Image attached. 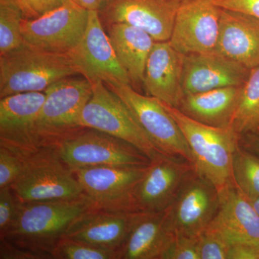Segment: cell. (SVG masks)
<instances>
[{"mask_svg": "<svg viewBox=\"0 0 259 259\" xmlns=\"http://www.w3.org/2000/svg\"><path fill=\"white\" fill-rule=\"evenodd\" d=\"M95 208L86 195L69 200L21 202L14 224L1 240L51 255L71 223Z\"/></svg>", "mask_w": 259, "mask_h": 259, "instance_id": "1", "label": "cell"}, {"mask_svg": "<svg viewBox=\"0 0 259 259\" xmlns=\"http://www.w3.org/2000/svg\"><path fill=\"white\" fill-rule=\"evenodd\" d=\"M163 104L190 146L194 171L212 183L219 193L222 192L233 182V156L241 136L231 127L205 125L190 118L180 109Z\"/></svg>", "mask_w": 259, "mask_h": 259, "instance_id": "2", "label": "cell"}, {"mask_svg": "<svg viewBox=\"0 0 259 259\" xmlns=\"http://www.w3.org/2000/svg\"><path fill=\"white\" fill-rule=\"evenodd\" d=\"M81 74L69 54L51 52L24 42L0 56V98L28 92H44L53 83Z\"/></svg>", "mask_w": 259, "mask_h": 259, "instance_id": "3", "label": "cell"}, {"mask_svg": "<svg viewBox=\"0 0 259 259\" xmlns=\"http://www.w3.org/2000/svg\"><path fill=\"white\" fill-rule=\"evenodd\" d=\"M23 160V171L10 187L20 202L69 200L84 194L56 145L44 146Z\"/></svg>", "mask_w": 259, "mask_h": 259, "instance_id": "4", "label": "cell"}, {"mask_svg": "<svg viewBox=\"0 0 259 259\" xmlns=\"http://www.w3.org/2000/svg\"><path fill=\"white\" fill-rule=\"evenodd\" d=\"M61 159L73 172L98 166H146L151 163L126 141L93 128L81 127L56 144Z\"/></svg>", "mask_w": 259, "mask_h": 259, "instance_id": "5", "label": "cell"}, {"mask_svg": "<svg viewBox=\"0 0 259 259\" xmlns=\"http://www.w3.org/2000/svg\"><path fill=\"white\" fill-rule=\"evenodd\" d=\"M93 83V95L80 116L81 127L102 131L126 141L151 161L161 152L145 132L125 102L102 81Z\"/></svg>", "mask_w": 259, "mask_h": 259, "instance_id": "6", "label": "cell"}, {"mask_svg": "<svg viewBox=\"0 0 259 259\" xmlns=\"http://www.w3.org/2000/svg\"><path fill=\"white\" fill-rule=\"evenodd\" d=\"M46 99L36 122L37 134L45 146L56 145L81 128L80 116L93 95V83L86 77L68 76L44 92Z\"/></svg>", "mask_w": 259, "mask_h": 259, "instance_id": "7", "label": "cell"}, {"mask_svg": "<svg viewBox=\"0 0 259 259\" xmlns=\"http://www.w3.org/2000/svg\"><path fill=\"white\" fill-rule=\"evenodd\" d=\"M134 114L156 147L171 157L182 158L192 165L190 146L176 121L167 111L163 102L136 92L131 84L107 86Z\"/></svg>", "mask_w": 259, "mask_h": 259, "instance_id": "8", "label": "cell"}, {"mask_svg": "<svg viewBox=\"0 0 259 259\" xmlns=\"http://www.w3.org/2000/svg\"><path fill=\"white\" fill-rule=\"evenodd\" d=\"M88 19V10L67 0L39 18L23 19L22 35L24 42L32 47L69 54L82 38Z\"/></svg>", "mask_w": 259, "mask_h": 259, "instance_id": "9", "label": "cell"}, {"mask_svg": "<svg viewBox=\"0 0 259 259\" xmlns=\"http://www.w3.org/2000/svg\"><path fill=\"white\" fill-rule=\"evenodd\" d=\"M220 202L217 188L192 170L168 208L172 232L177 236L199 238L217 214Z\"/></svg>", "mask_w": 259, "mask_h": 259, "instance_id": "10", "label": "cell"}, {"mask_svg": "<svg viewBox=\"0 0 259 259\" xmlns=\"http://www.w3.org/2000/svg\"><path fill=\"white\" fill-rule=\"evenodd\" d=\"M46 95L28 92L3 97L0 100V146L22 159L46 146L37 134V117Z\"/></svg>", "mask_w": 259, "mask_h": 259, "instance_id": "11", "label": "cell"}, {"mask_svg": "<svg viewBox=\"0 0 259 259\" xmlns=\"http://www.w3.org/2000/svg\"><path fill=\"white\" fill-rule=\"evenodd\" d=\"M149 165L89 167L76 170L74 174L95 209L136 212L133 207V194Z\"/></svg>", "mask_w": 259, "mask_h": 259, "instance_id": "12", "label": "cell"}, {"mask_svg": "<svg viewBox=\"0 0 259 259\" xmlns=\"http://www.w3.org/2000/svg\"><path fill=\"white\" fill-rule=\"evenodd\" d=\"M89 81L107 86L131 84L128 75L117 59L98 11H89L88 26L77 47L70 53Z\"/></svg>", "mask_w": 259, "mask_h": 259, "instance_id": "13", "label": "cell"}, {"mask_svg": "<svg viewBox=\"0 0 259 259\" xmlns=\"http://www.w3.org/2000/svg\"><path fill=\"white\" fill-rule=\"evenodd\" d=\"M221 10L214 0H186L181 3L168 40L171 47L183 55L215 51Z\"/></svg>", "mask_w": 259, "mask_h": 259, "instance_id": "14", "label": "cell"}, {"mask_svg": "<svg viewBox=\"0 0 259 259\" xmlns=\"http://www.w3.org/2000/svg\"><path fill=\"white\" fill-rule=\"evenodd\" d=\"M194 169L182 158L161 155L151 161L147 171L135 187L134 212H159L166 210L175 200L181 185Z\"/></svg>", "mask_w": 259, "mask_h": 259, "instance_id": "15", "label": "cell"}, {"mask_svg": "<svg viewBox=\"0 0 259 259\" xmlns=\"http://www.w3.org/2000/svg\"><path fill=\"white\" fill-rule=\"evenodd\" d=\"M180 0H109L100 12L104 26L125 23L145 30L156 41H168Z\"/></svg>", "mask_w": 259, "mask_h": 259, "instance_id": "16", "label": "cell"}, {"mask_svg": "<svg viewBox=\"0 0 259 259\" xmlns=\"http://www.w3.org/2000/svg\"><path fill=\"white\" fill-rule=\"evenodd\" d=\"M217 214L206 229L233 245L259 246V215L248 198L231 182L220 192Z\"/></svg>", "mask_w": 259, "mask_h": 259, "instance_id": "17", "label": "cell"}, {"mask_svg": "<svg viewBox=\"0 0 259 259\" xmlns=\"http://www.w3.org/2000/svg\"><path fill=\"white\" fill-rule=\"evenodd\" d=\"M250 70L216 51L185 55L184 95L226 87L242 86Z\"/></svg>", "mask_w": 259, "mask_h": 259, "instance_id": "18", "label": "cell"}, {"mask_svg": "<svg viewBox=\"0 0 259 259\" xmlns=\"http://www.w3.org/2000/svg\"><path fill=\"white\" fill-rule=\"evenodd\" d=\"M185 55L168 41H156L146 61L143 86L148 96L179 108L185 97L182 88Z\"/></svg>", "mask_w": 259, "mask_h": 259, "instance_id": "19", "label": "cell"}, {"mask_svg": "<svg viewBox=\"0 0 259 259\" xmlns=\"http://www.w3.org/2000/svg\"><path fill=\"white\" fill-rule=\"evenodd\" d=\"M168 209L159 212H136L118 259H161L175 240Z\"/></svg>", "mask_w": 259, "mask_h": 259, "instance_id": "20", "label": "cell"}, {"mask_svg": "<svg viewBox=\"0 0 259 259\" xmlns=\"http://www.w3.org/2000/svg\"><path fill=\"white\" fill-rule=\"evenodd\" d=\"M218 54L251 70L259 66V19L221 10Z\"/></svg>", "mask_w": 259, "mask_h": 259, "instance_id": "21", "label": "cell"}, {"mask_svg": "<svg viewBox=\"0 0 259 259\" xmlns=\"http://www.w3.org/2000/svg\"><path fill=\"white\" fill-rule=\"evenodd\" d=\"M134 213L90 209L71 223L63 237L118 252L128 234Z\"/></svg>", "mask_w": 259, "mask_h": 259, "instance_id": "22", "label": "cell"}, {"mask_svg": "<svg viewBox=\"0 0 259 259\" xmlns=\"http://www.w3.org/2000/svg\"><path fill=\"white\" fill-rule=\"evenodd\" d=\"M243 86L226 87L186 95L178 109L190 118L205 125L231 127Z\"/></svg>", "mask_w": 259, "mask_h": 259, "instance_id": "23", "label": "cell"}, {"mask_svg": "<svg viewBox=\"0 0 259 259\" xmlns=\"http://www.w3.org/2000/svg\"><path fill=\"white\" fill-rule=\"evenodd\" d=\"M105 28L131 84H143L146 61L156 40L142 29L127 24H110Z\"/></svg>", "mask_w": 259, "mask_h": 259, "instance_id": "24", "label": "cell"}, {"mask_svg": "<svg viewBox=\"0 0 259 259\" xmlns=\"http://www.w3.org/2000/svg\"><path fill=\"white\" fill-rule=\"evenodd\" d=\"M231 127L242 136L259 132V66L250 70Z\"/></svg>", "mask_w": 259, "mask_h": 259, "instance_id": "25", "label": "cell"}, {"mask_svg": "<svg viewBox=\"0 0 259 259\" xmlns=\"http://www.w3.org/2000/svg\"><path fill=\"white\" fill-rule=\"evenodd\" d=\"M232 177L234 185L247 198H258L259 158L240 145L233 156Z\"/></svg>", "mask_w": 259, "mask_h": 259, "instance_id": "26", "label": "cell"}, {"mask_svg": "<svg viewBox=\"0 0 259 259\" xmlns=\"http://www.w3.org/2000/svg\"><path fill=\"white\" fill-rule=\"evenodd\" d=\"M23 12L17 0H0V56L24 44L21 32Z\"/></svg>", "mask_w": 259, "mask_h": 259, "instance_id": "27", "label": "cell"}, {"mask_svg": "<svg viewBox=\"0 0 259 259\" xmlns=\"http://www.w3.org/2000/svg\"><path fill=\"white\" fill-rule=\"evenodd\" d=\"M54 259H118V252L70 238H61L53 250Z\"/></svg>", "mask_w": 259, "mask_h": 259, "instance_id": "28", "label": "cell"}, {"mask_svg": "<svg viewBox=\"0 0 259 259\" xmlns=\"http://www.w3.org/2000/svg\"><path fill=\"white\" fill-rule=\"evenodd\" d=\"M199 259H228L231 245L215 232L205 229L199 236Z\"/></svg>", "mask_w": 259, "mask_h": 259, "instance_id": "29", "label": "cell"}, {"mask_svg": "<svg viewBox=\"0 0 259 259\" xmlns=\"http://www.w3.org/2000/svg\"><path fill=\"white\" fill-rule=\"evenodd\" d=\"M23 160L8 148L0 146V189L11 187L23 171Z\"/></svg>", "mask_w": 259, "mask_h": 259, "instance_id": "30", "label": "cell"}, {"mask_svg": "<svg viewBox=\"0 0 259 259\" xmlns=\"http://www.w3.org/2000/svg\"><path fill=\"white\" fill-rule=\"evenodd\" d=\"M20 201L11 187L0 189V236L8 233L14 224L20 207Z\"/></svg>", "mask_w": 259, "mask_h": 259, "instance_id": "31", "label": "cell"}, {"mask_svg": "<svg viewBox=\"0 0 259 259\" xmlns=\"http://www.w3.org/2000/svg\"><path fill=\"white\" fill-rule=\"evenodd\" d=\"M197 243L198 238L176 236L161 259H199Z\"/></svg>", "mask_w": 259, "mask_h": 259, "instance_id": "32", "label": "cell"}, {"mask_svg": "<svg viewBox=\"0 0 259 259\" xmlns=\"http://www.w3.org/2000/svg\"><path fill=\"white\" fill-rule=\"evenodd\" d=\"M0 259H53L51 255L42 252L20 246L1 240Z\"/></svg>", "mask_w": 259, "mask_h": 259, "instance_id": "33", "label": "cell"}, {"mask_svg": "<svg viewBox=\"0 0 259 259\" xmlns=\"http://www.w3.org/2000/svg\"><path fill=\"white\" fill-rule=\"evenodd\" d=\"M25 19H35L59 8L67 0H17Z\"/></svg>", "mask_w": 259, "mask_h": 259, "instance_id": "34", "label": "cell"}, {"mask_svg": "<svg viewBox=\"0 0 259 259\" xmlns=\"http://www.w3.org/2000/svg\"><path fill=\"white\" fill-rule=\"evenodd\" d=\"M221 9L231 10L259 19V0H214Z\"/></svg>", "mask_w": 259, "mask_h": 259, "instance_id": "35", "label": "cell"}, {"mask_svg": "<svg viewBox=\"0 0 259 259\" xmlns=\"http://www.w3.org/2000/svg\"><path fill=\"white\" fill-rule=\"evenodd\" d=\"M228 259H259V246L233 245Z\"/></svg>", "mask_w": 259, "mask_h": 259, "instance_id": "36", "label": "cell"}, {"mask_svg": "<svg viewBox=\"0 0 259 259\" xmlns=\"http://www.w3.org/2000/svg\"><path fill=\"white\" fill-rule=\"evenodd\" d=\"M76 4L88 11L100 12L106 5L109 0H72Z\"/></svg>", "mask_w": 259, "mask_h": 259, "instance_id": "37", "label": "cell"}, {"mask_svg": "<svg viewBox=\"0 0 259 259\" xmlns=\"http://www.w3.org/2000/svg\"><path fill=\"white\" fill-rule=\"evenodd\" d=\"M247 138L243 141V145L246 149L259 156V135L256 134H246Z\"/></svg>", "mask_w": 259, "mask_h": 259, "instance_id": "38", "label": "cell"}, {"mask_svg": "<svg viewBox=\"0 0 259 259\" xmlns=\"http://www.w3.org/2000/svg\"><path fill=\"white\" fill-rule=\"evenodd\" d=\"M248 199L250 201V204H252L253 208L255 209V210L256 211V212L258 213L259 215V197L258 198Z\"/></svg>", "mask_w": 259, "mask_h": 259, "instance_id": "39", "label": "cell"}, {"mask_svg": "<svg viewBox=\"0 0 259 259\" xmlns=\"http://www.w3.org/2000/svg\"><path fill=\"white\" fill-rule=\"evenodd\" d=\"M181 3H183L184 1H186V0H180Z\"/></svg>", "mask_w": 259, "mask_h": 259, "instance_id": "40", "label": "cell"}]
</instances>
